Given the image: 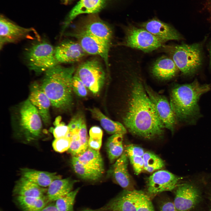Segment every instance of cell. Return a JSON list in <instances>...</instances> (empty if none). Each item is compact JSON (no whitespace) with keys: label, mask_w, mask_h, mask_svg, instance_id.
<instances>
[{"label":"cell","mask_w":211,"mask_h":211,"mask_svg":"<svg viewBox=\"0 0 211 211\" xmlns=\"http://www.w3.org/2000/svg\"><path fill=\"white\" fill-rule=\"evenodd\" d=\"M124 125L130 132L147 139L160 137L165 127L159 118L143 85L138 78L133 79Z\"/></svg>","instance_id":"6da1fadb"},{"label":"cell","mask_w":211,"mask_h":211,"mask_svg":"<svg viewBox=\"0 0 211 211\" xmlns=\"http://www.w3.org/2000/svg\"><path fill=\"white\" fill-rule=\"evenodd\" d=\"M210 89V85L201 84L197 79L175 86L171 92L170 103L176 120L188 124H194L200 115L199 99Z\"/></svg>","instance_id":"7a4b0ae2"},{"label":"cell","mask_w":211,"mask_h":211,"mask_svg":"<svg viewBox=\"0 0 211 211\" xmlns=\"http://www.w3.org/2000/svg\"><path fill=\"white\" fill-rule=\"evenodd\" d=\"M45 73L39 84L50 100L51 106L59 110L68 109L73 102L72 82L75 73L74 67H66L58 64Z\"/></svg>","instance_id":"3957f363"},{"label":"cell","mask_w":211,"mask_h":211,"mask_svg":"<svg viewBox=\"0 0 211 211\" xmlns=\"http://www.w3.org/2000/svg\"><path fill=\"white\" fill-rule=\"evenodd\" d=\"M11 118L12 126L15 132L27 141L35 140L40 136L43 122L28 98L13 108Z\"/></svg>","instance_id":"277c9868"},{"label":"cell","mask_w":211,"mask_h":211,"mask_svg":"<svg viewBox=\"0 0 211 211\" xmlns=\"http://www.w3.org/2000/svg\"><path fill=\"white\" fill-rule=\"evenodd\" d=\"M161 48L172 59L179 70L184 75L194 74L202 65V45L199 43L163 45Z\"/></svg>","instance_id":"5b68a950"},{"label":"cell","mask_w":211,"mask_h":211,"mask_svg":"<svg viewBox=\"0 0 211 211\" xmlns=\"http://www.w3.org/2000/svg\"><path fill=\"white\" fill-rule=\"evenodd\" d=\"M25 57L30 70L37 74L45 72L58 64L55 48L47 41L38 40L27 50Z\"/></svg>","instance_id":"8992f818"},{"label":"cell","mask_w":211,"mask_h":211,"mask_svg":"<svg viewBox=\"0 0 211 211\" xmlns=\"http://www.w3.org/2000/svg\"><path fill=\"white\" fill-rule=\"evenodd\" d=\"M125 37L122 45L149 52L161 47L165 42L148 31L129 23L124 28Z\"/></svg>","instance_id":"52a82bcc"},{"label":"cell","mask_w":211,"mask_h":211,"mask_svg":"<svg viewBox=\"0 0 211 211\" xmlns=\"http://www.w3.org/2000/svg\"><path fill=\"white\" fill-rule=\"evenodd\" d=\"M75 74L93 93L97 94L102 87L105 74L100 62L96 59L86 61L80 64Z\"/></svg>","instance_id":"ba28073f"},{"label":"cell","mask_w":211,"mask_h":211,"mask_svg":"<svg viewBox=\"0 0 211 211\" xmlns=\"http://www.w3.org/2000/svg\"><path fill=\"white\" fill-rule=\"evenodd\" d=\"M76 30L89 34L110 43L112 36L111 28L100 18L97 13L88 14L81 19Z\"/></svg>","instance_id":"9c48e42d"},{"label":"cell","mask_w":211,"mask_h":211,"mask_svg":"<svg viewBox=\"0 0 211 211\" xmlns=\"http://www.w3.org/2000/svg\"><path fill=\"white\" fill-rule=\"evenodd\" d=\"M144 88L165 128L173 132L177 120L170 103L164 96L157 93L148 86L145 85Z\"/></svg>","instance_id":"30bf717a"},{"label":"cell","mask_w":211,"mask_h":211,"mask_svg":"<svg viewBox=\"0 0 211 211\" xmlns=\"http://www.w3.org/2000/svg\"><path fill=\"white\" fill-rule=\"evenodd\" d=\"M69 35L77 39V42L86 53L101 57L104 61L107 67L108 68L110 44L82 32L75 31Z\"/></svg>","instance_id":"8fae6325"},{"label":"cell","mask_w":211,"mask_h":211,"mask_svg":"<svg viewBox=\"0 0 211 211\" xmlns=\"http://www.w3.org/2000/svg\"><path fill=\"white\" fill-rule=\"evenodd\" d=\"M33 33H36L33 28H25L14 23L3 15L0 18V47L28 38Z\"/></svg>","instance_id":"7c38bea8"},{"label":"cell","mask_w":211,"mask_h":211,"mask_svg":"<svg viewBox=\"0 0 211 211\" xmlns=\"http://www.w3.org/2000/svg\"><path fill=\"white\" fill-rule=\"evenodd\" d=\"M119 0H80L69 13L64 24L68 26L78 16L83 14L97 13L112 8Z\"/></svg>","instance_id":"4fadbf2b"},{"label":"cell","mask_w":211,"mask_h":211,"mask_svg":"<svg viewBox=\"0 0 211 211\" xmlns=\"http://www.w3.org/2000/svg\"><path fill=\"white\" fill-rule=\"evenodd\" d=\"M179 180L178 176L167 171H158L148 178V192L155 195L163 192L172 191L177 186Z\"/></svg>","instance_id":"5bb4252c"},{"label":"cell","mask_w":211,"mask_h":211,"mask_svg":"<svg viewBox=\"0 0 211 211\" xmlns=\"http://www.w3.org/2000/svg\"><path fill=\"white\" fill-rule=\"evenodd\" d=\"M175 193L174 204L178 211H190L198 203L200 193L194 186L184 183L178 186Z\"/></svg>","instance_id":"9a60e30c"},{"label":"cell","mask_w":211,"mask_h":211,"mask_svg":"<svg viewBox=\"0 0 211 211\" xmlns=\"http://www.w3.org/2000/svg\"><path fill=\"white\" fill-rule=\"evenodd\" d=\"M137 25L165 42L169 40H178L183 39L180 34L172 26L156 17Z\"/></svg>","instance_id":"2e32d148"},{"label":"cell","mask_w":211,"mask_h":211,"mask_svg":"<svg viewBox=\"0 0 211 211\" xmlns=\"http://www.w3.org/2000/svg\"><path fill=\"white\" fill-rule=\"evenodd\" d=\"M143 191L125 190L103 207L108 211H136Z\"/></svg>","instance_id":"e0dca14e"},{"label":"cell","mask_w":211,"mask_h":211,"mask_svg":"<svg viewBox=\"0 0 211 211\" xmlns=\"http://www.w3.org/2000/svg\"><path fill=\"white\" fill-rule=\"evenodd\" d=\"M86 54L78 42L71 40L63 41L55 48V56L58 64L78 62Z\"/></svg>","instance_id":"ac0fdd59"},{"label":"cell","mask_w":211,"mask_h":211,"mask_svg":"<svg viewBox=\"0 0 211 211\" xmlns=\"http://www.w3.org/2000/svg\"><path fill=\"white\" fill-rule=\"evenodd\" d=\"M28 99L37 110L44 124H50L51 102L38 83L35 82L31 85Z\"/></svg>","instance_id":"d6986e66"},{"label":"cell","mask_w":211,"mask_h":211,"mask_svg":"<svg viewBox=\"0 0 211 211\" xmlns=\"http://www.w3.org/2000/svg\"><path fill=\"white\" fill-rule=\"evenodd\" d=\"M128 158L125 153L117 159L108 171L115 181L125 190H133L130 188V178L128 170ZM134 190V189H133Z\"/></svg>","instance_id":"ffe728a7"},{"label":"cell","mask_w":211,"mask_h":211,"mask_svg":"<svg viewBox=\"0 0 211 211\" xmlns=\"http://www.w3.org/2000/svg\"><path fill=\"white\" fill-rule=\"evenodd\" d=\"M179 71L172 59L169 56H162L153 63L151 67L152 74L161 80L173 77Z\"/></svg>","instance_id":"44dd1931"},{"label":"cell","mask_w":211,"mask_h":211,"mask_svg":"<svg viewBox=\"0 0 211 211\" xmlns=\"http://www.w3.org/2000/svg\"><path fill=\"white\" fill-rule=\"evenodd\" d=\"M78 181L70 178L54 180L48 187L46 198L48 201H55L72 190L74 184Z\"/></svg>","instance_id":"7402d4cb"},{"label":"cell","mask_w":211,"mask_h":211,"mask_svg":"<svg viewBox=\"0 0 211 211\" xmlns=\"http://www.w3.org/2000/svg\"><path fill=\"white\" fill-rule=\"evenodd\" d=\"M22 177L42 187H48L54 180L62 178L56 173L37 170L25 168L21 169Z\"/></svg>","instance_id":"603a6c76"},{"label":"cell","mask_w":211,"mask_h":211,"mask_svg":"<svg viewBox=\"0 0 211 211\" xmlns=\"http://www.w3.org/2000/svg\"><path fill=\"white\" fill-rule=\"evenodd\" d=\"M47 189L42 187L22 177L17 181L13 192L18 196L27 197H45Z\"/></svg>","instance_id":"cb8c5ba5"},{"label":"cell","mask_w":211,"mask_h":211,"mask_svg":"<svg viewBox=\"0 0 211 211\" xmlns=\"http://www.w3.org/2000/svg\"><path fill=\"white\" fill-rule=\"evenodd\" d=\"M89 110L93 117L99 121L102 127L108 134L124 135L126 133V128L122 124L112 120L103 114L98 108H93Z\"/></svg>","instance_id":"d4e9b609"},{"label":"cell","mask_w":211,"mask_h":211,"mask_svg":"<svg viewBox=\"0 0 211 211\" xmlns=\"http://www.w3.org/2000/svg\"><path fill=\"white\" fill-rule=\"evenodd\" d=\"M76 157L81 163L84 165L103 173L104 171L103 162L99 150L89 147L84 152Z\"/></svg>","instance_id":"484cf974"},{"label":"cell","mask_w":211,"mask_h":211,"mask_svg":"<svg viewBox=\"0 0 211 211\" xmlns=\"http://www.w3.org/2000/svg\"><path fill=\"white\" fill-rule=\"evenodd\" d=\"M123 135H113L108 138L106 142V151L111 163H113L123 153Z\"/></svg>","instance_id":"4316f807"},{"label":"cell","mask_w":211,"mask_h":211,"mask_svg":"<svg viewBox=\"0 0 211 211\" xmlns=\"http://www.w3.org/2000/svg\"><path fill=\"white\" fill-rule=\"evenodd\" d=\"M125 152L132 164L136 175L140 174L144 170L143 149L139 146L130 144L125 148Z\"/></svg>","instance_id":"83f0119b"},{"label":"cell","mask_w":211,"mask_h":211,"mask_svg":"<svg viewBox=\"0 0 211 211\" xmlns=\"http://www.w3.org/2000/svg\"><path fill=\"white\" fill-rule=\"evenodd\" d=\"M71 163L75 173L82 179L95 181L100 178L103 173L94 170L81 163L75 156H72Z\"/></svg>","instance_id":"f1b7e54d"},{"label":"cell","mask_w":211,"mask_h":211,"mask_svg":"<svg viewBox=\"0 0 211 211\" xmlns=\"http://www.w3.org/2000/svg\"><path fill=\"white\" fill-rule=\"evenodd\" d=\"M17 201L24 211H41L48 202L45 197L42 198L18 196Z\"/></svg>","instance_id":"f546056e"},{"label":"cell","mask_w":211,"mask_h":211,"mask_svg":"<svg viewBox=\"0 0 211 211\" xmlns=\"http://www.w3.org/2000/svg\"><path fill=\"white\" fill-rule=\"evenodd\" d=\"M144 170L152 172L162 168L164 166L163 160L154 153L145 152L143 156Z\"/></svg>","instance_id":"4dcf8cb0"},{"label":"cell","mask_w":211,"mask_h":211,"mask_svg":"<svg viewBox=\"0 0 211 211\" xmlns=\"http://www.w3.org/2000/svg\"><path fill=\"white\" fill-rule=\"evenodd\" d=\"M69 136L70 137L71 141L68 151L72 156L76 157L85 151L80 141L79 127L69 128Z\"/></svg>","instance_id":"1f68e13d"},{"label":"cell","mask_w":211,"mask_h":211,"mask_svg":"<svg viewBox=\"0 0 211 211\" xmlns=\"http://www.w3.org/2000/svg\"><path fill=\"white\" fill-rule=\"evenodd\" d=\"M79 189L77 188L55 201L56 207L58 211H73L76 197Z\"/></svg>","instance_id":"d6a6232c"},{"label":"cell","mask_w":211,"mask_h":211,"mask_svg":"<svg viewBox=\"0 0 211 211\" xmlns=\"http://www.w3.org/2000/svg\"><path fill=\"white\" fill-rule=\"evenodd\" d=\"M89 134V147L94 149L99 150L102 144V130L99 127L93 126L90 128Z\"/></svg>","instance_id":"836d02e7"},{"label":"cell","mask_w":211,"mask_h":211,"mask_svg":"<svg viewBox=\"0 0 211 211\" xmlns=\"http://www.w3.org/2000/svg\"><path fill=\"white\" fill-rule=\"evenodd\" d=\"M71 139L69 136L55 138L52 143L54 150L59 153L68 151L70 147Z\"/></svg>","instance_id":"e575fe53"},{"label":"cell","mask_w":211,"mask_h":211,"mask_svg":"<svg viewBox=\"0 0 211 211\" xmlns=\"http://www.w3.org/2000/svg\"><path fill=\"white\" fill-rule=\"evenodd\" d=\"M61 118L57 117L55 122V127L53 129V134L55 138L69 136V130L67 125L64 122H61Z\"/></svg>","instance_id":"d590c367"},{"label":"cell","mask_w":211,"mask_h":211,"mask_svg":"<svg viewBox=\"0 0 211 211\" xmlns=\"http://www.w3.org/2000/svg\"><path fill=\"white\" fill-rule=\"evenodd\" d=\"M79 129L80 141L84 151H85L89 147V140L84 118L81 115L80 118Z\"/></svg>","instance_id":"8d00e7d4"},{"label":"cell","mask_w":211,"mask_h":211,"mask_svg":"<svg viewBox=\"0 0 211 211\" xmlns=\"http://www.w3.org/2000/svg\"><path fill=\"white\" fill-rule=\"evenodd\" d=\"M73 91L78 96L84 97L87 94L86 87L81 80L75 74L72 82Z\"/></svg>","instance_id":"74e56055"},{"label":"cell","mask_w":211,"mask_h":211,"mask_svg":"<svg viewBox=\"0 0 211 211\" xmlns=\"http://www.w3.org/2000/svg\"><path fill=\"white\" fill-rule=\"evenodd\" d=\"M136 211H155L149 197L143 192L140 197Z\"/></svg>","instance_id":"f35d334b"},{"label":"cell","mask_w":211,"mask_h":211,"mask_svg":"<svg viewBox=\"0 0 211 211\" xmlns=\"http://www.w3.org/2000/svg\"><path fill=\"white\" fill-rule=\"evenodd\" d=\"M160 211H178L173 202L165 201L162 202L159 206Z\"/></svg>","instance_id":"ab89813d"},{"label":"cell","mask_w":211,"mask_h":211,"mask_svg":"<svg viewBox=\"0 0 211 211\" xmlns=\"http://www.w3.org/2000/svg\"><path fill=\"white\" fill-rule=\"evenodd\" d=\"M41 211H58L55 204H51L44 207Z\"/></svg>","instance_id":"60d3db41"},{"label":"cell","mask_w":211,"mask_h":211,"mask_svg":"<svg viewBox=\"0 0 211 211\" xmlns=\"http://www.w3.org/2000/svg\"><path fill=\"white\" fill-rule=\"evenodd\" d=\"M81 211H108L104 207L96 210L86 209Z\"/></svg>","instance_id":"b9f144b4"},{"label":"cell","mask_w":211,"mask_h":211,"mask_svg":"<svg viewBox=\"0 0 211 211\" xmlns=\"http://www.w3.org/2000/svg\"><path fill=\"white\" fill-rule=\"evenodd\" d=\"M209 49L210 56V64L211 67V42L210 43V44Z\"/></svg>","instance_id":"7bdbcfd3"},{"label":"cell","mask_w":211,"mask_h":211,"mask_svg":"<svg viewBox=\"0 0 211 211\" xmlns=\"http://www.w3.org/2000/svg\"><path fill=\"white\" fill-rule=\"evenodd\" d=\"M209 199L210 203V207L208 211H211V195L209 197Z\"/></svg>","instance_id":"ee69618b"},{"label":"cell","mask_w":211,"mask_h":211,"mask_svg":"<svg viewBox=\"0 0 211 211\" xmlns=\"http://www.w3.org/2000/svg\"><path fill=\"white\" fill-rule=\"evenodd\" d=\"M69 0H64V1L65 3L68 2V1Z\"/></svg>","instance_id":"f6af8a7d"}]
</instances>
